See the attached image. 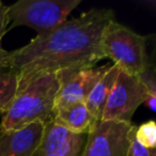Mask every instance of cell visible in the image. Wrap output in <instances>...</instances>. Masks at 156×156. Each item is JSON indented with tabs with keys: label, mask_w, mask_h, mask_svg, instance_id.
Here are the masks:
<instances>
[{
	"label": "cell",
	"mask_w": 156,
	"mask_h": 156,
	"mask_svg": "<svg viewBox=\"0 0 156 156\" xmlns=\"http://www.w3.org/2000/svg\"><path fill=\"white\" fill-rule=\"evenodd\" d=\"M145 42L147 37L113 20L104 29L101 48L105 58L111 59L119 69L138 76L149 65Z\"/></svg>",
	"instance_id": "cell-3"
},
{
	"label": "cell",
	"mask_w": 156,
	"mask_h": 156,
	"mask_svg": "<svg viewBox=\"0 0 156 156\" xmlns=\"http://www.w3.org/2000/svg\"><path fill=\"white\" fill-rule=\"evenodd\" d=\"M45 127L46 123L37 121L17 129L0 133V156H34Z\"/></svg>",
	"instance_id": "cell-8"
},
{
	"label": "cell",
	"mask_w": 156,
	"mask_h": 156,
	"mask_svg": "<svg viewBox=\"0 0 156 156\" xmlns=\"http://www.w3.org/2000/svg\"><path fill=\"white\" fill-rule=\"evenodd\" d=\"M118 72H119V67L115 63L109 64L98 83L92 88L91 92L85 102L88 110L98 122L102 121L103 112H104L108 96L110 94L111 88L118 75Z\"/></svg>",
	"instance_id": "cell-11"
},
{
	"label": "cell",
	"mask_w": 156,
	"mask_h": 156,
	"mask_svg": "<svg viewBox=\"0 0 156 156\" xmlns=\"http://www.w3.org/2000/svg\"><path fill=\"white\" fill-rule=\"evenodd\" d=\"M113 20L112 10L91 9L9 52L7 66L17 73L18 86L37 74L96 66L105 58L101 48L103 32Z\"/></svg>",
	"instance_id": "cell-1"
},
{
	"label": "cell",
	"mask_w": 156,
	"mask_h": 156,
	"mask_svg": "<svg viewBox=\"0 0 156 156\" xmlns=\"http://www.w3.org/2000/svg\"><path fill=\"white\" fill-rule=\"evenodd\" d=\"M18 90V75L9 66H0V113H5Z\"/></svg>",
	"instance_id": "cell-12"
},
{
	"label": "cell",
	"mask_w": 156,
	"mask_h": 156,
	"mask_svg": "<svg viewBox=\"0 0 156 156\" xmlns=\"http://www.w3.org/2000/svg\"><path fill=\"white\" fill-rule=\"evenodd\" d=\"M133 123L101 121L88 135L80 156H127Z\"/></svg>",
	"instance_id": "cell-6"
},
{
	"label": "cell",
	"mask_w": 156,
	"mask_h": 156,
	"mask_svg": "<svg viewBox=\"0 0 156 156\" xmlns=\"http://www.w3.org/2000/svg\"><path fill=\"white\" fill-rule=\"evenodd\" d=\"M136 125H133L129 133V145H128L127 156H156V149L144 147L135 139L134 130Z\"/></svg>",
	"instance_id": "cell-15"
},
{
	"label": "cell",
	"mask_w": 156,
	"mask_h": 156,
	"mask_svg": "<svg viewBox=\"0 0 156 156\" xmlns=\"http://www.w3.org/2000/svg\"><path fill=\"white\" fill-rule=\"evenodd\" d=\"M80 0H20L8 7L11 27L26 26L37 35L45 34L64 24Z\"/></svg>",
	"instance_id": "cell-4"
},
{
	"label": "cell",
	"mask_w": 156,
	"mask_h": 156,
	"mask_svg": "<svg viewBox=\"0 0 156 156\" xmlns=\"http://www.w3.org/2000/svg\"><path fill=\"white\" fill-rule=\"evenodd\" d=\"M147 96L138 76L119 69L107 100L102 121L132 123L133 115Z\"/></svg>",
	"instance_id": "cell-5"
},
{
	"label": "cell",
	"mask_w": 156,
	"mask_h": 156,
	"mask_svg": "<svg viewBox=\"0 0 156 156\" xmlns=\"http://www.w3.org/2000/svg\"><path fill=\"white\" fill-rule=\"evenodd\" d=\"M54 120L71 133L89 135L100 123L90 113L85 103H79L55 112Z\"/></svg>",
	"instance_id": "cell-10"
},
{
	"label": "cell",
	"mask_w": 156,
	"mask_h": 156,
	"mask_svg": "<svg viewBox=\"0 0 156 156\" xmlns=\"http://www.w3.org/2000/svg\"><path fill=\"white\" fill-rule=\"evenodd\" d=\"M108 65L57 72L60 86L55 102V112L75 104L85 103L92 88L104 74Z\"/></svg>",
	"instance_id": "cell-7"
},
{
	"label": "cell",
	"mask_w": 156,
	"mask_h": 156,
	"mask_svg": "<svg viewBox=\"0 0 156 156\" xmlns=\"http://www.w3.org/2000/svg\"><path fill=\"white\" fill-rule=\"evenodd\" d=\"M141 83L147 91V95L156 96V83H155V69L149 63L147 69L138 75Z\"/></svg>",
	"instance_id": "cell-16"
},
{
	"label": "cell",
	"mask_w": 156,
	"mask_h": 156,
	"mask_svg": "<svg viewBox=\"0 0 156 156\" xmlns=\"http://www.w3.org/2000/svg\"><path fill=\"white\" fill-rule=\"evenodd\" d=\"M85 135L71 133L54 119L46 124L37 151L40 156H80Z\"/></svg>",
	"instance_id": "cell-9"
},
{
	"label": "cell",
	"mask_w": 156,
	"mask_h": 156,
	"mask_svg": "<svg viewBox=\"0 0 156 156\" xmlns=\"http://www.w3.org/2000/svg\"><path fill=\"white\" fill-rule=\"evenodd\" d=\"M135 139L142 147L147 149H156V123L154 120L136 126L134 130Z\"/></svg>",
	"instance_id": "cell-13"
},
{
	"label": "cell",
	"mask_w": 156,
	"mask_h": 156,
	"mask_svg": "<svg viewBox=\"0 0 156 156\" xmlns=\"http://www.w3.org/2000/svg\"><path fill=\"white\" fill-rule=\"evenodd\" d=\"M8 25H9L8 7L0 1V66H7V59L10 52L2 47V39L5 34Z\"/></svg>",
	"instance_id": "cell-14"
},
{
	"label": "cell",
	"mask_w": 156,
	"mask_h": 156,
	"mask_svg": "<svg viewBox=\"0 0 156 156\" xmlns=\"http://www.w3.org/2000/svg\"><path fill=\"white\" fill-rule=\"evenodd\" d=\"M59 86L57 72L37 74L20 83L15 98L2 115L0 133L17 129L32 122L47 124L51 121Z\"/></svg>",
	"instance_id": "cell-2"
}]
</instances>
